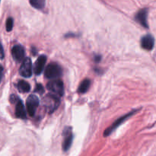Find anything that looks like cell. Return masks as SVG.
<instances>
[{"instance_id":"1","label":"cell","mask_w":156,"mask_h":156,"mask_svg":"<svg viewBox=\"0 0 156 156\" xmlns=\"http://www.w3.org/2000/svg\"><path fill=\"white\" fill-rule=\"evenodd\" d=\"M42 103L49 113H53L59 107V99L55 94H49L43 98Z\"/></svg>"},{"instance_id":"2","label":"cell","mask_w":156,"mask_h":156,"mask_svg":"<svg viewBox=\"0 0 156 156\" xmlns=\"http://www.w3.org/2000/svg\"><path fill=\"white\" fill-rule=\"evenodd\" d=\"M62 75V69L58 64L55 62L50 63L46 68L44 72V76L47 79H56Z\"/></svg>"},{"instance_id":"3","label":"cell","mask_w":156,"mask_h":156,"mask_svg":"<svg viewBox=\"0 0 156 156\" xmlns=\"http://www.w3.org/2000/svg\"><path fill=\"white\" fill-rule=\"evenodd\" d=\"M47 88L49 91L58 96H62L64 94L63 83L60 79H53L47 83Z\"/></svg>"},{"instance_id":"4","label":"cell","mask_w":156,"mask_h":156,"mask_svg":"<svg viewBox=\"0 0 156 156\" xmlns=\"http://www.w3.org/2000/svg\"><path fill=\"white\" fill-rule=\"evenodd\" d=\"M38 105H39V99H38V98L35 94H30L27 98V101H26L27 111L30 117H33L34 115Z\"/></svg>"},{"instance_id":"5","label":"cell","mask_w":156,"mask_h":156,"mask_svg":"<svg viewBox=\"0 0 156 156\" xmlns=\"http://www.w3.org/2000/svg\"><path fill=\"white\" fill-rule=\"evenodd\" d=\"M63 141H62V149L63 151L69 150L73 143V129L71 126H66L64 128L63 133Z\"/></svg>"},{"instance_id":"6","label":"cell","mask_w":156,"mask_h":156,"mask_svg":"<svg viewBox=\"0 0 156 156\" xmlns=\"http://www.w3.org/2000/svg\"><path fill=\"white\" fill-rule=\"evenodd\" d=\"M19 73L21 76L29 78L32 75V62L30 58H25L21 63L19 69Z\"/></svg>"},{"instance_id":"7","label":"cell","mask_w":156,"mask_h":156,"mask_svg":"<svg viewBox=\"0 0 156 156\" xmlns=\"http://www.w3.org/2000/svg\"><path fill=\"white\" fill-rule=\"evenodd\" d=\"M136 111H132V112H130V113H129V114H126V115H125V116H123V117H120V119H118V120H116V121L114 122V124H113L112 126H110V127H108V129H107L105 131V134H104V135H105V136H108L111 135V134L112 133L113 131H114V129H116V128L118 127V126H120V125L122 123H123V122H124L125 120H127V119L129 118V117H131V116H132V115H133V114H135V113L136 112Z\"/></svg>"},{"instance_id":"8","label":"cell","mask_w":156,"mask_h":156,"mask_svg":"<svg viewBox=\"0 0 156 156\" xmlns=\"http://www.w3.org/2000/svg\"><path fill=\"white\" fill-rule=\"evenodd\" d=\"M148 12H149V9H143L139 11L135 16L136 21L138 23H140L143 27H146V28L149 27L147 22Z\"/></svg>"},{"instance_id":"9","label":"cell","mask_w":156,"mask_h":156,"mask_svg":"<svg viewBox=\"0 0 156 156\" xmlns=\"http://www.w3.org/2000/svg\"><path fill=\"white\" fill-rule=\"evenodd\" d=\"M155 45V39L151 34H146L141 38V47L146 50H152Z\"/></svg>"},{"instance_id":"10","label":"cell","mask_w":156,"mask_h":156,"mask_svg":"<svg viewBox=\"0 0 156 156\" xmlns=\"http://www.w3.org/2000/svg\"><path fill=\"white\" fill-rule=\"evenodd\" d=\"M12 54L17 62H21L24 57V50L22 46L15 45L12 49Z\"/></svg>"},{"instance_id":"11","label":"cell","mask_w":156,"mask_h":156,"mask_svg":"<svg viewBox=\"0 0 156 156\" xmlns=\"http://www.w3.org/2000/svg\"><path fill=\"white\" fill-rule=\"evenodd\" d=\"M46 61H47V56L42 55V56H39L38 59H37L36 62H35L34 68V71L37 76H39L41 74V73L44 70V66H45Z\"/></svg>"},{"instance_id":"12","label":"cell","mask_w":156,"mask_h":156,"mask_svg":"<svg viewBox=\"0 0 156 156\" xmlns=\"http://www.w3.org/2000/svg\"><path fill=\"white\" fill-rule=\"evenodd\" d=\"M15 115L18 118L26 119V112L24 109L23 102L20 99H18L16 102V107H15Z\"/></svg>"},{"instance_id":"13","label":"cell","mask_w":156,"mask_h":156,"mask_svg":"<svg viewBox=\"0 0 156 156\" xmlns=\"http://www.w3.org/2000/svg\"><path fill=\"white\" fill-rule=\"evenodd\" d=\"M17 87H18V91L21 93H27L30 90V84L24 80L19 81L18 85H17Z\"/></svg>"},{"instance_id":"14","label":"cell","mask_w":156,"mask_h":156,"mask_svg":"<svg viewBox=\"0 0 156 156\" xmlns=\"http://www.w3.org/2000/svg\"><path fill=\"white\" fill-rule=\"evenodd\" d=\"M90 87V80L89 79H85L84 81H82V83L79 85V88H78V92L81 93V94H83L85 93L88 90Z\"/></svg>"},{"instance_id":"15","label":"cell","mask_w":156,"mask_h":156,"mask_svg":"<svg viewBox=\"0 0 156 156\" xmlns=\"http://www.w3.org/2000/svg\"><path fill=\"white\" fill-rule=\"evenodd\" d=\"M30 5L37 9H43L45 6L46 0H29Z\"/></svg>"},{"instance_id":"16","label":"cell","mask_w":156,"mask_h":156,"mask_svg":"<svg viewBox=\"0 0 156 156\" xmlns=\"http://www.w3.org/2000/svg\"><path fill=\"white\" fill-rule=\"evenodd\" d=\"M13 28V19L12 18H9L6 21V30L11 31Z\"/></svg>"},{"instance_id":"17","label":"cell","mask_w":156,"mask_h":156,"mask_svg":"<svg viewBox=\"0 0 156 156\" xmlns=\"http://www.w3.org/2000/svg\"><path fill=\"white\" fill-rule=\"evenodd\" d=\"M34 91L35 92L39 93V94H43L44 91V88H43V86L41 85V84H37V85L36 88H35Z\"/></svg>"},{"instance_id":"18","label":"cell","mask_w":156,"mask_h":156,"mask_svg":"<svg viewBox=\"0 0 156 156\" xmlns=\"http://www.w3.org/2000/svg\"><path fill=\"white\" fill-rule=\"evenodd\" d=\"M18 99H19V98H18V97H16L15 95L12 94V95L11 96V98H10V101L12 102V104H15V103H16L17 101H18Z\"/></svg>"},{"instance_id":"19","label":"cell","mask_w":156,"mask_h":156,"mask_svg":"<svg viewBox=\"0 0 156 156\" xmlns=\"http://www.w3.org/2000/svg\"><path fill=\"white\" fill-rule=\"evenodd\" d=\"M5 53H4V50H3V47L2 44L0 43V59H2L4 58Z\"/></svg>"},{"instance_id":"20","label":"cell","mask_w":156,"mask_h":156,"mask_svg":"<svg viewBox=\"0 0 156 156\" xmlns=\"http://www.w3.org/2000/svg\"><path fill=\"white\" fill-rule=\"evenodd\" d=\"M3 76V67L2 66V65H0V82H1Z\"/></svg>"}]
</instances>
